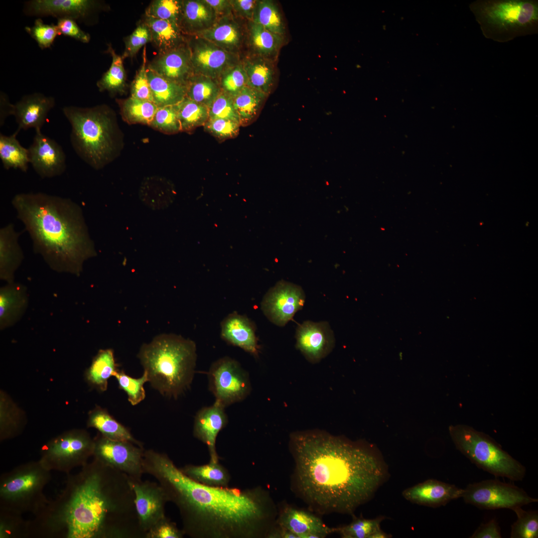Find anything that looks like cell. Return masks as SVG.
I'll list each match as a JSON object with an SVG mask.
<instances>
[{
    "instance_id": "obj_15",
    "label": "cell",
    "mask_w": 538,
    "mask_h": 538,
    "mask_svg": "<svg viewBox=\"0 0 538 538\" xmlns=\"http://www.w3.org/2000/svg\"><path fill=\"white\" fill-rule=\"evenodd\" d=\"M131 482L139 526L146 535L149 530L166 517L164 508L168 501L158 483L142 480H131Z\"/></svg>"
},
{
    "instance_id": "obj_9",
    "label": "cell",
    "mask_w": 538,
    "mask_h": 538,
    "mask_svg": "<svg viewBox=\"0 0 538 538\" xmlns=\"http://www.w3.org/2000/svg\"><path fill=\"white\" fill-rule=\"evenodd\" d=\"M449 431L456 448L478 467L496 477L522 481L526 469L489 435L464 424L451 425Z\"/></svg>"
},
{
    "instance_id": "obj_28",
    "label": "cell",
    "mask_w": 538,
    "mask_h": 538,
    "mask_svg": "<svg viewBox=\"0 0 538 538\" xmlns=\"http://www.w3.org/2000/svg\"><path fill=\"white\" fill-rule=\"evenodd\" d=\"M275 61L254 55L243 66L247 78V86L267 96L270 94L275 83Z\"/></svg>"
},
{
    "instance_id": "obj_3",
    "label": "cell",
    "mask_w": 538,
    "mask_h": 538,
    "mask_svg": "<svg viewBox=\"0 0 538 538\" xmlns=\"http://www.w3.org/2000/svg\"><path fill=\"white\" fill-rule=\"evenodd\" d=\"M28 522L29 538H145L130 479L94 458Z\"/></svg>"
},
{
    "instance_id": "obj_20",
    "label": "cell",
    "mask_w": 538,
    "mask_h": 538,
    "mask_svg": "<svg viewBox=\"0 0 538 538\" xmlns=\"http://www.w3.org/2000/svg\"><path fill=\"white\" fill-rule=\"evenodd\" d=\"M463 493V489L454 484L429 479L405 489L402 496L412 504L437 508L462 498Z\"/></svg>"
},
{
    "instance_id": "obj_24",
    "label": "cell",
    "mask_w": 538,
    "mask_h": 538,
    "mask_svg": "<svg viewBox=\"0 0 538 538\" xmlns=\"http://www.w3.org/2000/svg\"><path fill=\"white\" fill-rule=\"evenodd\" d=\"M228 422L225 408L215 403L211 406L201 408L195 416L193 435L207 446L210 461L219 462L216 449V438Z\"/></svg>"
},
{
    "instance_id": "obj_10",
    "label": "cell",
    "mask_w": 538,
    "mask_h": 538,
    "mask_svg": "<svg viewBox=\"0 0 538 538\" xmlns=\"http://www.w3.org/2000/svg\"><path fill=\"white\" fill-rule=\"evenodd\" d=\"M94 440L84 430L65 432L50 440L40 450L41 464L47 470L69 474L76 467H83L93 456Z\"/></svg>"
},
{
    "instance_id": "obj_2",
    "label": "cell",
    "mask_w": 538,
    "mask_h": 538,
    "mask_svg": "<svg viewBox=\"0 0 538 538\" xmlns=\"http://www.w3.org/2000/svg\"><path fill=\"white\" fill-rule=\"evenodd\" d=\"M144 473L162 487L178 508L184 535L193 538H267L277 512L260 487L206 486L192 480L165 453L145 450Z\"/></svg>"
},
{
    "instance_id": "obj_34",
    "label": "cell",
    "mask_w": 538,
    "mask_h": 538,
    "mask_svg": "<svg viewBox=\"0 0 538 538\" xmlns=\"http://www.w3.org/2000/svg\"><path fill=\"white\" fill-rule=\"evenodd\" d=\"M196 34L230 53L239 48L242 38L238 26L230 20H222L214 23Z\"/></svg>"
},
{
    "instance_id": "obj_32",
    "label": "cell",
    "mask_w": 538,
    "mask_h": 538,
    "mask_svg": "<svg viewBox=\"0 0 538 538\" xmlns=\"http://www.w3.org/2000/svg\"><path fill=\"white\" fill-rule=\"evenodd\" d=\"M142 21L149 28L151 42L158 53H165L182 44L181 29L178 24L146 16Z\"/></svg>"
},
{
    "instance_id": "obj_30",
    "label": "cell",
    "mask_w": 538,
    "mask_h": 538,
    "mask_svg": "<svg viewBox=\"0 0 538 538\" xmlns=\"http://www.w3.org/2000/svg\"><path fill=\"white\" fill-rule=\"evenodd\" d=\"M147 76L153 103L158 107L176 105L186 97L187 85L165 79L147 66Z\"/></svg>"
},
{
    "instance_id": "obj_31",
    "label": "cell",
    "mask_w": 538,
    "mask_h": 538,
    "mask_svg": "<svg viewBox=\"0 0 538 538\" xmlns=\"http://www.w3.org/2000/svg\"><path fill=\"white\" fill-rule=\"evenodd\" d=\"M250 41L255 56L275 61L281 47L286 44L287 37L268 30L251 21Z\"/></svg>"
},
{
    "instance_id": "obj_53",
    "label": "cell",
    "mask_w": 538,
    "mask_h": 538,
    "mask_svg": "<svg viewBox=\"0 0 538 538\" xmlns=\"http://www.w3.org/2000/svg\"><path fill=\"white\" fill-rule=\"evenodd\" d=\"M151 41V33L148 26L142 21L125 41V48L122 55L126 58H133L137 52Z\"/></svg>"
},
{
    "instance_id": "obj_51",
    "label": "cell",
    "mask_w": 538,
    "mask_h": 538,
    "mask_svg": "<svg viewBox=\"0 0 538 538\" xmlns=\"http://www.w3.org/2000/svg\"><path fill=\"white\" fill-rule=\"evenodd\" d=\"M142 62L131 85V94L134 98L153 102V97L147 76V58L146 46L142 52Z\"/></svg>"
},
{
    "instance_id": "obj_27",
    "label": "cell",
    "mask_w": 538,
    "mask_h": 538,
    "mask_svg": "<svg viewBox=\"0 0 538 538\" xmlns=\"http://www.w3.org/2000/svg\"><path fill=\"white\" fill-rule=\"evenodd\" d=\"M19 235L12 224L0 229V278L6 283L14 281V273L23 259Z\"/></svg>"
},
{
    "instance_id": "obj_4",
    "label": "cell",
    "mask_w": 538,
    "mask_h": 538,
    "mask_svg": "<svg viewBox=\"0 0 538 538\" xmlns=\"http://www.w3.org/2000/svg\"><path fill=\"white\" fill-rule=\"evenodd\" d=\"M11 204L35 253L53 270L78 276L96 255L81 207L70 198L42 192L21 193Z\"/></svg>"
},
{
    "instance_id": "obj_57",
    "label": "cell",
    "mask_w": 538,
    "mask_h": 538,
    "mask_svg": "<svg viewBox=\"0 0 538 538\" xmlns=\"http://www.w3.org/2000/svg\"><path fill=\"white\" fill-rule=\"evenodd\" d=\"M60 35L69 36L83 43H88L90 40L89 33L83 31L79 26L77 21L68 17L57 19L56 24Z\"/></svg>"
},
{
    "instance_id": "obj_1",
    "label": "cell",
    "mask_w": 538,
    "mask_h": 538,
    "mask_svg": "<svg viewBox=\"0 0 538 538\" xmlns=\"http://www.w3.org/2000/svg\"><path fill=\"white\" fill-rule=\"evenodd\" d=\"M289 448L300 495L323 512L353 515L388 480V465L376 449L320 430L293 432Z\"/></svg>"
},
{
    "instance_id": "obj_38",
    "label": "cell",
    "mask_w": 538,
    "mask_h": 538,
    "mask_svg": "<svg viewBox=\"0 0 538 538\" xmlns=\"http://www.w3.org/2000/svg\"><path fill=\"white\" fill-rule=\"evenodd\" d=\"M114 352L111 349L100 350L86 373L89 383L102 392L107 389L108 380L118 370Z\"/></svg>"
},
{
    "instance_id": "obj_45",
    "label": "cell",
    "mask_w": 538,
    "mask_h": 538,
    "mask_svg": "<svg viewBox=\"0 0 538 538\" xmlns=\"http://www.w3.org/2000/svg\"><path fill=\"white\" fill-rule=\"evenodd\" d=\"M29 538L28 521L22 515L0 509V538Z\"/></svg>"
},
{
    "instance_id": "obj_42",
    "label": "cell",
    "mask_w": 538,
    "mask_h": 538,
    "mask_svg": "<svg viewBox=\"0 0 538 538\" xmlns=\"http://www.w3.org/2000/svg\"><path fill=\"white\" fill-rule=\"evenodd\" d=\"M121 114L130 124H141L150 126L158 107L152 102L130 97L120 102Z\"/></svg>"
},
{
    "instance_id": "obj_11",
    "label": "cell",
    "mask_w": 538,
    "mask_h": 538,
    "mask_svg": "<svg viewBox=\"0 0 538 538\" xmlns=\"http://www.w3.org/2000/svg\"><path fill=\"white\" fill-rule=\"evenodd\" d=\"M208 379L215 403L224 408L244 400L251 392L248 373L238 362L229 357L212 363Z\"/></svg>"
},
{
    "instance_id": "obj_25",
    "label": "cell",
    "mask_w": 538,
    "mask_h": 538,
    "mask_svg": "<svg viewBox=\"0 0 538 538\" xmlns=\"http://www.w3.org/2000/svg\"><path fill=\"white\" fill-rule=\"evenodd\" d=\"M221 336L228 343L258 356L259 346L254 323L247 316L234 312L221 323Z\"/></svg>"
},
{
    "instance_id": "obj_50",
    "label": "cell",
    "mask_w": 538,
    "mask_h": 538,
    "mask_svg": "<svg viewBox=\"0 0 538 538\" xmlns=\"http://www.w3.org/2000/svg\"><path fill=\"white\" fill-rule=\"evenodd\" d=\"M25 30L41 49L50 48L60 35L56 25L46 24L40 17L35 19L32 26H25Z\"/></svg>"
},
{
    "instance_id": "obj_39",
    "label": "cell",
    "mask_w": 538,
    "mask_h": 538,
    "mask_svg": "<svg viewBox=\"0 0 538 538\" xmlns=\"http://www.w3.org/2000/svg\"><path fill=\"white\" fill-rule=\"evenodd\" d=\"M252 21L274 33L287 36V27L276 3L271 0H257Z\"/></svg>"
},
{
    "instance_id": "obj_12",
    "label": "cell",
    "mask_w": 538,
    "mask_h": 538,
    "mask_svg": "<svg viewBox=\"0 0 538 538\" xmlns=\"http://www.w3.org/2000/svg\"><path fill=\"white\" fill-rule=\"evenodd\" d=\"M462 498L466 503L479 509L512 510L538 502L523 489L499 480L490 479L468 484Z\"/></svg>"
},
{
    "instance_id": "obj_46",
    "label": "cell",
    "mask_w": 538,
    "mask_h": 538,
    "mask_svg": "<svg viewBox=\"0 0 538 538\" xmlns=\"http://www.w3.org/2000/svg\"><path fill=\"white\" fill-rule=\"evenodd\" d=\"M513 511L517 516V520L511 526V538H538V511H527L521 507Z\"/></svg>"
},
{
    "instance_id": "obj_43",
    "label": "cell",
    "mask_w": 538,
    "mask_h": 538,
    "mask_svg": "<svg viewBox=\"0 0 538 538\" xmlns=\"http://www.w3.org/2000/svg\"><path fill=\"white\" fill-rule=\"evenodd\" d=\"M220 93L219 86L210 78L194 75L187 84L186 97L208 108Z\"/></svg>"
},
{
    "instance_id": "obj_49",
    "label": "cell",
    "mask_w": 538,
    "mask_h": 538,
    "mask_svg": "<svg viewBox=\"0 0 538 538\" xmlns=\"http://www.w3.org/2000/svg\"><path fill=\"white\" fill-rule=\"evenodd\" d=\"M176 105L158 107L150 126L167 134L181 131Z\"/></svg>"
},
{
    "instance_id": "obj_58",
    "label": "cell",
    "mask_w": 538,
    "mask_h": 538,
    "mask_svg": "<svg viewBox=\"0 0 538 538\" xmlns=\"http://www.w3.org/2000/svg\"><path fill=\"white\" fill-rule=\"evenodd\" d=\"M471 538H501L500 529L495 518L481 525L470 537Z\"/></svg>"
},
{
    "instance_id": "obj_22",
    "label": "cell",
    "mask_w": 538,
    "mask_h": 538,
    "mask_svg": "<svg viewBox=\"0 0 538 538\" xmlns=\"http://www.w3.org/2000/svg\"><path fill=\"white\" fill-rule=\"evenodd\" d=\"M147 67L165 79L187 86L194 75L188 46L183 44L158 53Z\"/></svg>"
},
{
    "instance_id": "obj_55",
    "label": "cell",
    "mask_w": 538,
    "mask_h": 538,
    "mask_svg": "<svg viewBox=\"0 0 538 538\" xmlns=\"http://www.w3.org/2000/svg\"><path fill=\"white\" fill-rule=\"evenodd\" d=\"M239 123L223 119H209L205 130L220 140L235 137L239 133Z\"/></svg>"
},
{
    "instance_id": "obj_6",
    "label": "cell",
    "mask_w": 538,
    "mask_h": 538,
    "mask_svg": "<svg viewBox=\"0 0 538 538\" xmlns=\"http://www.w3.org/2000/svg\"><path fill=\"white\" fill-rule=\"evenodd\" d=\"M62 110L71 125L70 140L77 155L97 169L111 162L119 148L113 111L106 105L92 108L68 106Z\"/></svg>"
},
{
    "instance_id": "obj_62",
    "label": "cell",
    "mask_w": 538,
    "mask_h": 538,
    "mask_svg": "<svg viewBox=\"0 0 538 538\" xmlns=\"http://www.w3.org/2000/svg\"><path fill=\"white\" fill-rule=\"evenodd\" d=\"M392 536L383 531L381 529L374 533L370 538H391Z\"/></svg>"
},
{
    "instance_id": "obj_14",
    "label": "cell",
    "mask_w": 538,
    "mask_h": 538,
    "mask_svg": "<svg viewBox=\"0 0 538 538\" xmlns=\"http://www.w3.org/2000/svg\"><path fill=\"white\" fill-rule=\"evenodd\" d=\"M305 294L300 286L281 280L264 296L261 308L267 318L278 326H285L304 304Z\"/></svg>"
},
{
    "instance_id": "obj_36",
    "label": "cell",
    "mask_w": 538,
    "mask_h": 538,
    "mask_svg": "<svg viewBox=\"0 0 538 538\" xmlns=\"http://www.w3.org/2000/svg\"><path fill=\"white\" fill-rule=\"evenodd\" d=\"M19 131L10 135L0 134V159L5 169H18L26 172L29 162L28 148L22 146L16 138Z\"/></svg>"
},
{
    "instance_id": "obj_5",
    "label": "cell",
    "mask_w": 538,
    "mask_h": 538,
    "mask_svg": "<svg viewBox=\"0 0 538 538\" xmlns=\"http://www.w3.org/2000/svg\"><path fill=\"white\" fill-rule=\"evenodd\" d=\"M138 358L153 388L176 399L192 382L197 359L192 340L173 334L159 335L144 344Z\"/></svg>"
},
{
    "instance_id": "obj_13",
    "label": "cell",
    "mask_w": 538,
    "mask_h": 538,
    "mask_svg": "<svg viewBox=\"0 0 538 538\" xmlns=\"http://www.w3.org/2000/svg\"><path fill=\"white\" fill-rule=\"evenodd\" d=\"M94 440V459L125 474L131 480H142V447L128 441L110 439L99 432Z\"/></svg>"
},
{
    "instance_id": "obj_23",
    "label": "cell",
    "mask_w": 538,
    "mask_h": 538,
    "mask_svg": "<svg viewBox=\"0 0 538 538\" xmlns=\"http://www.w3.org/2000/svg\"><path fill=\"white\" fill-rule=\"evenodd\" d=\"M55 104L54 98L40 93L23 96L13 105V116L18 125L17 130L33 128L35 132L41 131Z\"/></svg>"
},
{
    "instance_id": "obj_61",
    "label": "cell",
    "mask_w": 538,
    "mask_h": 538,
    "mask_svg": "<svg viewBox=\"0 0 538 538\" xmlns=\"http://www.w3.org/2000/svg\"><path fill=\"white\" fill-rule=\"evenodd\" d=\"M215 11L216 13H225L232 7L230 1L226 0H204Z\"/></svg>"
},
{
    "instance_id": "obj_37",
    "label": "cell",
    "mask_w": 538,
    "mask_h": 538,
    "mask_svg": "<svg viewBox=\"0 0 538 538\" xmlns=\"http://www.w3.org/2000/svg\"><path fill=\"white\" fill-rule=\"evenodd\" d=\"M180 469L192 480L206 486L227 487L230 480L228 471L219 462L198 466L189 464Z\"/></svg>"
},
{
    "instance_id": "obj_54",
    "label": "cell",
    "mask_w": 538,
    "mask_h": 538,
    "mask_svg": "<svg viewBox=\"0 0 538 538\" xmlns=\"http://www.w3.org/2000/svg\"><path fill=\"white\" fill-rule=\"evenodd\" d=\"M221 86L226 94L233 97L247 86V78L243 67L236 65L224 72Z\"/></svg>"
},
{
    "instance_id": "obj_33",
    "label": "cell",
    "mask_w": 538,
    "mask_h": 538,
    "mask_svg": "<svg viewBox=\"0 0 538 538\" xmlns=\"http://www.w3.org/2000/svg\"><path fill=\"white\" fill-rule=\"evenodd\" d=\"M87 425L97 429L103 436L112 440L128 441L142 447V444L135 439L130 430L117 421L107 411L96 407L89 413Z\"/></svg>"
},
{
    "instance_id": "obj_59",
    "label": "cell",
    "mask_w": 538,
    "mask_h": 538,
    "mask_svg": "<svg viewBox=\"0 0 538 538\" xmlns=\"http://www.w3.org/2000/svg\"><path fill=\"white\" fill-rule=\"evenodd\" d=\"M230 1L232 7L238 13L252 21L257 0H233Z\"/></svg>"
},
{
    "instance_id": "obj_47",
    "label": "cell",
    "mask_w": 538,
    "mask_h": 538,
    "mask_svg": "<svg viewBox=\"0 0 538 538\" xmlns=\"http://www.w3.org/2000/svg\"><path fill=\"white\" fill-rule=\"evenodd\" d=\"M117 379L119 389L123 390L127 395L128 401L133 405H135L142 402L145 397L144 384L148 382L146 372L138 378H132L123 371L118 370L114 375Z\"/></svg>"
},
{
    "instance_id": "obj_26",
    "label": "cell",
    "mask_w": 538,
    "mask_h": 538,
    "mask_svg": "<svg viewBox=\"0 0 538 538\" xmlns=\"http://www.w3.org/2000/svg\"><path fill=\"white\" fill-rule=\"evenodd\" d=\"M26 287L14 281L6 283L0 289V328H7L16 323L25 312L28 305Z\"/></svg>"
},
{
    "instance_id": "obj_17",
    "label": "cell",
    "mask_w": 538,
    "mask_h": 538,
    "mask_svg": "<svg viewBox=\"0 0 538 538\" xmlns=\"http://www.w3.org/2000/svg\"><path fill=\"white\" fill-rule=\"evenodd\" d=\"M29 162L36 173L42 178L61 175L66 169V157L55 140L36 131L28 148Z\"/></svg>"
},
{
    "instance_id": "obj_29",
    "label": "cell",
    "mask_w": 538,
    "mask_h": 538,
    "mask_svg": "<svg viewBox=\"0 0 538 538\" xmlns=\"http://www.w3.org/2000/svg\"><path fill=\"white\" fill-rule=\"evenodd\" d=\"M216 18L215 11L204 0H184L179 26L181 29L197 34L212 26Z\"/></svg>"
},
{
    "instance_id": "obj_56",
    "label": "cell",
    "mask_w": 538,
    "mask_h": 538,
    "mask_svg": "<svg viewBox=\"0 0 538 538\" xmlns=\"http://www.w3.org/2000/svg\"><path fill=\"white\" fill-rule=\"evenodd\" d=\"M184 535L182 530L165 517L147 532L145 538H182Z\"/></svg>"
},
{
    "instance_id": "obj_52",
    "label": "cell",
    "mask_w": 538,
    "mask_h": 538,
    "mask_svg": "<svg viewBox=\"0 0 538 538\" xmlns=\"http://www.w3.org/2000/svg\"><path fill=\"white\" fill-rule=\"evenodd\" d=\"M209 119H223L239 123L232 98L221 92L208 107Z\"/></svg>"
},
{
    "instance_id": "obj_60",
    "label": "cell",
    "mask_w": 538,
    "mask_h": 538,
    "mask_svg": "<svg viewBox=\"0 0 538 538\" xmlns=\"http://www.w3.org/2000/svg\"><path fill=\"white\" fill-rule=\"evenodd\" d=\"M0 126L2 127L5 119L10 115H13V104L10 103L7 95L3 92L0 95Z\"/></svg>"
},
{
    "instance_id": "obj_7",
    "label": "cell",
    "mask_w": 538,
    "mask_h": 538,
    "mask_svg": "<svg viewBox=\"0 0 538 538\" xmlns=\"http://www.w3.org/2000/svg\"><path fill=\"white\" fill-rule=\"evenodd\" d=\"M483 35L498 42L538 32V1L477 0L469 5Z\"/></svg>"
},
{
    "instance_id": "obj_35",
    "label": "cell",
    "mask_w": 538,
    "mask_h": 538,
    "mask_svg": "<svg viewBox=\"0 0 538 538\" xmlns=\"http://www.w3.org/2000/svg\"><path fill=\"white\" fill-rule=\"evenodd\" d=\"M268 96L248 86L232 97L241 126L251 124L258 116Z\"/></svg>"
},
{
    "instance_id": "obj_18",
    "label": "cell",
    "mask_w": 538,
    "mask_h": 538,
    "mask_svg": "<svg viewBox=\"0 0 538 538\" xmlns=\"http://www.w3.org/2000/svg\"><path fill=\"white\" fill-rule=\"evenodd\" d=\"M188 46L194 74L215 78L234 63L231 53L199 36L189 41Z\"/></svg>"
},
{
    "instance_id": "obj_16",
    "label": "cell",
    "mask_w": 538,
    "mask_h": 538,
    "mask_svg": "<svg viewBox=\"0 0 538 538\" xmlns=\"http://www.w3.org/2000/svg\"><path fill=\"white\" fill-rule=\"evenodd\" d=\"M295 339L296 348L312 364L327 357L335 344L333 332L326 321L303 322L296 329Z\"/></svg>"
},
{
    "instance_id": "obj_8",
    "label": "cell",
    "mask_w": 538,
    "mask_h": 538,
    "mask_svg": "<svg viewBox=\"0 0 538 538\" xmlns=\"http://www.w3.org/2000/svg\"><path fill=\"white\" fill-rule=\"evenodd\" d=\"M51 471L38 461L21 464L0 477V509L34 516L50 502L43 493Z\"/></svg>"
},
{
    "instance_id": "obj_44",
    "label": "cell",
    "mask_w": 538,
    "mask_h": 538,
    "mask_svg": "<svg viewBox=\"0 0 538 538\" xmlns=\"http://www.w3.org/2000/svg\"><path fill=\"white\" fill-rule=\"evenodd\" d=\"M353 521L347 525L335 528V532L344 538H370L375 533L381 529V522L387 519L381 516L376 518L367 519L362 517H356L354 514Z\"/></svg>"
},
{
    "instance_id": "obj_21",
    "label": "cell",
    "mask_w": 538,
    "mask_h": 538,
    "mask_svg": "<svg viewBox=\"0 0 538 538\" xmlns=\"http://www.w3.org/2000/svg\"><path fill=\"white\" fill-rule=\"evenodd\" d=\"M275 525L295 535L297 538H323L335 532L313 514L285 505L279 510Z\"/></svg>"
},
{
    "instance_id": "obj_19",
    "label": "cell",
    "mask_w": 538,
    "mask_h": 538,
    "mask_svg": "<svg viewBox=\"0 0 538 538\" xmlns=\"http://www.w3.org/2000/svg\"><path fill=\"white\" fill-rule=\"evenodd\" d=\"M98 7L97 2L90 0H30L25 2L23 11L28 16L68 17L83 21Z\"/></svg>"
},
{
    "instance_id": "obj_48",
    "label": "cell",
    "mask_w": 538,
    "mask_h": 538,
    "mask_svg": "<svg viewBox=\"0 0 538 538\" xmlns=\"http://www.w3.org/2000/svg\"><path fill=\"white\" fill-rule=\"evenodd\" d=\"M182 1L177 0H155L146 8L145 16L168 20L180 24Z\"/></svg>"
},
{
    "instance_id": "obj_40",
    "label": "cell",
    "mask_w": 538,
    "mask_h": 538,
    "mask_svg": "<svg viewBox=\"0 0 538 538\" xmlns=\"http://www.w3.org/2000/svg\"><path fill=\"white\" fill-rule=\"evenodd\" d=\"M106 52L111 56V65L97 82V86L101 92L107 91L112 95L121 94L124 92L126 84L124 58L116 53L111 44L108 45Z\"/></svg>"
},
{
    "instance_id": "obj_41",
    "label": "cell",
    "mask_w": 538,
    "mask_h": 538,
    "mask_svg": "<svg viewBox=\"0 0 538 538\" xmlns=\"http://www.w3.org/2000/svg\"><path fill=\"white\" fill-rule=\"evenodd\" d=\"M176 106L181 131L191 132L204 126L209 119L208 108L187 97Z\"/></svg>"
}]
</instances>
